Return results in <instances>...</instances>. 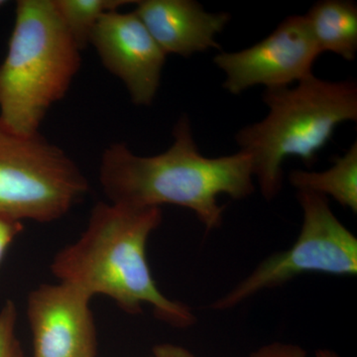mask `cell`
<instances>
[{
    "instance_id": "6da1fadb",
    "label": "cell",
    "mask_w": 357,
    "mask_h": 357,
    "mask_svg": "<svg viewBox=\"0 0 357 357\" xmlns=\"http://www.w3.org/2000/svg\"><path fill=\"white\" fill-rule=\"evenodd\" d=\"M167 151L139 156L123 143L105 150L100 181L110 203L134 208L182 206L196 215L208 231L222 225L220 195L243 199L255 192L250 157L243 152L208 158L199 153L187 115L173 129Z\"/></svg>"
},
{
    "instance_id": "7a4b0ae2",
    "label": "cell",
    "mask_w": 357,
    "mask_h": 357,
    "mask_svg": "<svg viewBox=\"0 0 357 357\" xmlns=\"http://www.w3.org/2000/svg\"><path fill=\"white\" fill-rule=\"evenodd\" d=\"M162 220L160 208L100 202L79 238L55 255L52 273L91 298L107 296L129 314H141L147 305L167 325L190 328L197 323L194 312L160 291L148 264V239Z\"/></svg>"
},
{
    "instance_id": "3957f363",
    "label": "cell",
    "mask_w": 357,
    "mask_h": 357,
    "mask_svg": "<svg viewBox=\"0 0 357 357\" xmlns=\"http://www.w3.org/2000/svg\"><path fill=\"white\" fill-rule=\"evenodd\" d=\"M263 102L269 114L241 129L236 141L239 151L250 157L263 198L271 201L281 191L286 159L297 157L305 165H314L335 128L357 121V84L312 74L295 86L265 89Z\"/></svg>"
},
{
    "instance_id": "277c9868",
    "label": "cell",
    "mask_w": 357,
    "mask_h": 357,
    "mask_svg": "<svg viewBox=\"0 0 357 357\" xmlns=\"http://www.w3.org/2000/svg\"><path fill=\"white\" fill-rule=\"evenodd\" d=\"M81 49L53 0H20L8 49L0 65V122L16 133H38L81 68Z\"/></svg>"
},
{
    "instance_id": "5b68a950",
    "label": "cell",
    "mask_w": 357,
    "mask_h": 357,
    "mask_svg": "<svg viewBox=\"0 0 357 357\" xmlns=\"http://www.w3.org/2000/svg\"><path fill=\"white\" fill-rule=\"evenodd\" d=\"M88 191L81 169L60 147L0 122V218L55 222Z\"/></svg>"
},
{
    "instance_id": "8992f818",
    "label": "cell",
    "mask_w": 357,
    "mask_h": 357,
    "mask_svg": "<svg viewBox=\"0 0 357 357\" xmlns=\"http://www.w3.org/2000/svg\"><path fill=\"white\" fill-rule=\"evenodd\" d=\"M303 211L302 229L290 248L274 253L210 309L229 311L262 291L281 287L306 273L356 276L357 238L335 217L328 198L298 192Z\"/></svg>"
},
{
    "instance_id": "52a82bcc",
    "label": "cell",
    "mask_w": 357,
    "mask_h": 357,
    "mask_svg": "<svg viewBox=\"0 0 357 357\" xmlns=\"http://www.w3.org/2000/svg\"><path fill=\"white\" fill-rule=\"evenodd\" d=\"M305 15L289 16L269 36L248 49L220 52L213 63L225 74L223 88L232 95L255 86H290L312 74L321 55Z\"/></svg>"
},
{
    "instance_id": "ba28073f",
    "label": "cell",
    "mask_w": 357,
    "mask_h": 357,
    "mask_svg": "<svg viewBox=\"0 0 357 357\" xmlns=\"http://www.w3.org/2000/svg\"><path fill=\"white\" fill-rule=\"evenodd\" d=\"M93 298L70 284H41L27 298L31 357H96Z\"/></svg>"
},
{
    "instance_id": "9c48e42d",
    "label": "cell",
    "mask_w": 357,
    "mask_h": 357,
    "mask_svg": "<svg viewBox=\"0 0 357 357\" xmlns=\"http://www.w3.org/2000/svg\"><path fill=\"white\" fill-rule=\"evenodd\" d=\"M105 69L126 84L136 105L148 107L156 98L166 54L135 13H105L91 33Z\"/></svg>"
},
{
    "instance_id": "30bf717a",
    "label": "cell",
    "mask_w": 357,
    "mask_h": 357,
    "mask_svg": "<svg viewBox=\"0 0 357 357\" xmlns=\"http://www.w3.org/2000/svg\"><path fill=\"white\" fill-rule=\"evenodd\" d=\"M136 15L166 54L190 57L220 49L215 36L230 20L227 13H208L194 0H141Z\"/></svg>"
},
{
    "instance_id": "8fae6325",
    "label": "cell",
    "mask_w": 357,
    "mask_h": 357,
    "mask_svg": "<svg viewBox=\"0 0 357 357\" xmlns=\"http://www.w3.org/2000/svg\"><path fill=\"white\" fill-rule=\"evenodd\" d=\"M306 16L321 53L354 61L357 52V6L347 0H323Z\"/></svg>"
},
{
    "instance_id": "7c38bea8",
    "label": "cell",
    "mask_w": 357,
    "mask_h": 357,
    "mask_svg": "<svg viewBox=\"0 0 357 357\" xmlns=\"http://www.w3.org/2000/svg\"><path fill=\"white\" fill-rule=\"evenodd\" d=\"M333 167L324 172L294 170L289 182L298 192L332 197L344 208L357 213V141L342 156L335 157Z\"/></svg>"
},
{
    "instance_id": "4fadbf2b",
    "label": "cell",
    "mask_w": 357,
    "mask_h": 357,
    "mask_svg": "<svg viewBox=\"0 0 357 357\" xmlns=\"http://www.w3.org/2000/svg\"><path fill=\"white\" fill-rule=\"evenodd\" d=\"M66 29L79 49L91 41V33L100 18L110 11L119 10L130 0H53Z\"/></svg>"
},
{
    "instance_id": "5bb4252c",
    "label": "cell",
    "mask_w": 357,
    "mask_h": 357,
    "mask_svg": "<svg viewBox=\"0 0 357 357\" xmlns=\"http://www.w3.org/2000/svg\"><path fill=\"white\" fill-rule=\"evenodd\" d=\"M17 307L7 300L0 310V357H25L16 337Z\"/></svg>"
},
{
    "instance_id": "9a60e30c",
    "label": "cell",
    "mask_w": 357,
    "mask_h": 357,
    "mask_svg": "<svg viewBox=\"0 0 357 357\" xmlns=\"http://www.w3.org/2000/svg\"><path fill=\"white\" fill-rule=\"evenodd\" d=\"M249 357H307V354L300 345L272 342L259 347Z\"/></svg>"
},
{
    "instance_id": "2e32d148",
    "label": "cell",
    "mask_w": 357,
    "mask_h": 357,
    "mask_svg": "<svg viewBox=\"0 0 357 357\" xmlns=\"http://www.w3.org/2000/svg\"><path fill=\"white\" fill-rule=\"evenodd\" d=\"M24 229L21 222L0 218V264L11 244Z\"/></svg>"
},
{
    "instance_id": "e0dca14e",
    "label": "cell",
    "mask_w": 357,
    "mask_h": 357,
    "mask_svg": "<svg viewBox=\"0 0 357 357\" xmlns=\"http://www.w3.org/2000/svg\"><path fill=\"white\" fill-rule=\"evenodd\" d=\"M151 357H196L189 349L172 344L156 345L152 349Z\"/></svg>"
},
{
    "instance_id": "ac0fdd59",
    "label": "cell",
    "mask_w": 357,
    "mask_h": 357,
    "mask_svg": "<svg viewBox=\"0 0 357 357\" xmlns=\"http://www.w3.org/2000/svg\"><path fill=\"white\" fill-rule=\"evenodd\" d=\"M316 357H340L331 349H321L316 351Z\"/></svg>"
},
{
    "instance_id": "d6986e66",
    "label": "cell",
    "mask_w": 357,
    "mask_h": 357,
    "mask_svg": "<svg viewBox=\"0 0 357 357\" xmlns=\"http://www.w3.org/2000/svg\"><path fill=\"white\" fill-rule=\"evenodd\" d=\"M7 1L6 0H0V7L6 6Z\"/></svg>"
}]
</instances>
